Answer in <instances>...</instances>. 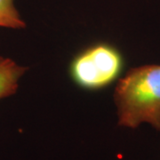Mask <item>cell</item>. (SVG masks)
<instances>
[{
    "instance_id": "cell-1",
    "label": "cell",
    "mask_w": 160,
    "mask_h": 160,
    "mask_svg": "<svg viewBox=\"0 0 160 160\" xmlns=\"http://www.w3.org/2000/svg\"><path fill=\"white\" fill-rule=\"evenodd\" d=\"M118 124L137 128L143 123L160 131V65L129 69L114 92Z\"/></svg>"
},
{
    "instance_id": "cell-2",
    "label": "cell",
    "mask_w": 160,
    "mask_h": 160,
    "mask_svg": "<svg viewBox=\"0 0 160 160\" xmlns=\"http://www.w3.org/2000/svg\"><path fill=\"white\" fill-rule=\"evenodd\" d=\"M124 57L113 45L100 42L78 52L69 63V73L77 86L99 91L112 85L124 69Z\"/></svg>"
},
{
    "instance_id": "cell-3",
    "label": "cell",
    "mask_w": 160,
    "mask_h": 160,
    "mask_svg": "<svg viewBox=\"0 0 160 160\" xmlns=\"http://www.w3.org/2000/svg\"><path fill=\"white\" fill-rule=\"evenodd\" d=\"M27 69L10 58L0 57V100L16 92L19 81Z\"/></svg>"
},
{
    "instance_id": "cell-4",
    "label": "cell",
    "mask_w": 160,
    "mask_h": 160,
    "mask_svg": "<svg viewBox=\"0 0 160 160\" xmlns=\"http://www.w3.org/2000/svg\"><path fill=\"white\" fill-rule=\"evenodd\" d=\"M0 27L14 29L26 27L14 6V0H0Z\"/></svg>"
}]
</instances>
